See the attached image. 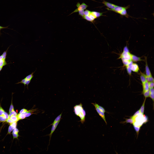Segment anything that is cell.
I'll use <instances>...</instances> for the list:
<instances>
[{"mask_svg": "<svg viewBox=\"0 0 154 154\" xmlns=\"http://www.w3.org/2000/svg\"><path fill=\"white\" fill-rule=\"evenodd\" d=\"M41 131H38L29 134H15L5 131L0 128V154H3L4 150L15 144L37 142Z\"/></svg>", "mask_w": 154, "mask_h": 154, "instance_id": "cell-1", "label": "cell"}]
</instances>
